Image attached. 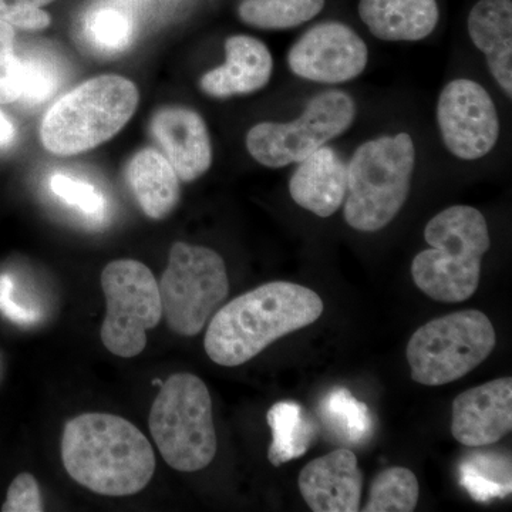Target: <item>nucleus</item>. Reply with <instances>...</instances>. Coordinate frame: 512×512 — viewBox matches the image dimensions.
I'll return each mask as SVG.
<instances>
[{
	"mask_svg": "<svg viewBox=\"0 0 512 512\" xmlns=\"http://www.w3.org/2000/svg\"><path fill=\"white\" fill-rule=\"evenodd\" d=\"M323 308L322 298L306 286L269 282L215 313L205 335V352L217 365H244L275 340L315 323Z\"/></svg>",
	"mask_w": 512,
	"mask_h": 512,
	"instance_id": "obj_1",
	"label": "nucleus"
},
{
	"mask_svg": "<svg viewBox=\"0 0 512 512\" xmlns=\"http://www.w3.org/2000/svg\"><path fill=\"white\" fill-rule=\"evenodd\" d=\"M62 458L74 481L109 497L140 493L156 471L150 441L114 414L86 413L70 420L63 431Z\"/></svg>",
	"mask_w": 512,
	"mask_h": 512,
	"instance_id": "obj_2",
	"label": "nucleus"
},
{
	"mask_svg": "<svg viewBox=\"0 0 512 512\" xmlns=\"http://www.w3.org/2000/svg\"><path fill=\"white\" fill-rule=\"evenodd\" d=\"M424 238L431 248L414 256V284L434 301L466 302L480 285L481 262L491 247L484 215L454 205L430 220Z\"/></svg>",
	"mask_w": 512,
	"mask_h": 512,
	"instance_id": "obj_3",
	"label": "nucleus"
},
{
	"mask_svg": "<svg viewBox=\"0 0 512 512\" xmlns=\"http://www.w3.org/2000/svg\"><path fill=\"white\" fill-rule=\"evenodd\" d=\"M138 104V90L121 76H100L64 94L40 127L43 146L56 156L86 153L126 126Z\"/></svg>",
	"mask_w": 512,
	"mask_h": 512,
	"instance_id": "obj_4",
	"label": "nucleus"
},
{
	"mask_svg": "<svg viewBox=\"0 0 512 512\" xmlns=\"http://www.w3.org/2000/svg\"><path fill=\"white\" fill-rule=\"evenodd\" d=\"M416 165L412 137L400 133L362 144L348 165L345 220L356 231L389 225L409 195Z\"/></svg>",
	"mask_w": 512,
	"mask_h": 512,
	"instance_id": "obj_5",
	"label": "nucleus"
},
{
	"mask_svg": "<svg viewBox=\"0 0 512 512\" xmlns=\"http://www.w3.org/2000/svg\"><path fill=\"white\" fill-rule=\"evenodd\" d=\"M150 430L174 470L194 473L210 466L218 441L207 384L191 373L168 377L151 407Z\"/></svg>",
	"mask_w": 512,
	"mask_h": 512,
	"instance_id": "obj_6",
	"label": "nucleus"
},
{
	"mask_svg": "<svg viewBox=\"0 0 512 512\" xmlns=\"http://www.w3.org/2000/svg\"><path fill=\"white\" fill-rule=\"evenodd\" d=\"M491 320L480 311H461L430 320L414 332L406 356L412 379L424 386L456 382L493 353Z\"/></svg>",
	"mask_w": 512,
	"mask_h": 512,
	"instance_id": "obj_7",
	"label": "nucleus"
},
{
	"mask_svg": "<svg viewBox=\"0 0 512 512\" xmlns=\"http://www.w3.org/2000/svg\"><path fill=\"white\" fill-rule=\"evenodd\" d=\"M158 288L170 329L180 336H197L227 299V266L214 249L177 242Z\"/></svg>",
	"mask_w": 512,
	"mask_h": 512,
	"instance_id": "obj_8",
	"label": "nucleus"
},
{
	"mask_svg": "<svg viewBox=\"0 0 512 512\" xmlns=\"http://www.w3.org/2000/svg\"><path fill=\"white\" fill-rule=\"evenodd\" d=\"M106 318L101 342L113 355L130 359L146 349L147 332L163 318L160 288L153 272L141 262H110L101 274Z\"/></svg>",
	"mask_w": 512,
	"mask_h": 512,
	"instance_id": "obj_9",
	"label": "nucleus"
},
{
	"mask_svg": "<svg viewBox=\"0 0 512 512\" xmlns=\"http://www.w3.org/2000/svg\"><path fill=\"white\" fill-rule=\"evenodd\" d=\"M355 116V101L349 94L320 93L309 101L298 120L252 127L247 136L249 154L269 168L301 163L313 151L345 133Z\"/></svg>",
	"mask_w": 512,
	"mask_h": 512,
	"instance_id": "obj_10",
	"label": "nucleus"
},
{
	"mask_svg": "<svg viewBox=\"0 0 512 512\" xmlns=\"http://www.w3.org/2000/svg\"><path fill=\"white\" fill-rule=\"evenodd\" d=\"M437 121L448 151L461 160L487 156L500 136L494 101L473 80H453L444 87L437 104Z\"/></svg>",
	"mask_w": 512,
	"mask_h": 512,
	"instance_id": "obj_11",
	"label": "nucleus"
},
{
	"mask_svg": "<svg viewBox=\"0 0 512 512\" xmlns=\"http://www.w3.org/2000/svg\"><path fill=\"white\" fill-rule=\"evenodd\" d=\"M369 50L355 30L339 22L313 26L288 53L296 76L316 83H345L366 69Z\"/></svg>",
	"mask_w": 512,
	"mask_h": 512,
	"instance_id": "obj_12",
	"label": "nucleus"
},
{
	"mask_svg": "<svg viewBox=\"0 0 512 512\" xmlns=\"http://www.w3.org/2000/svg\"><path fill=\"white\" fill-rule=\"evenodd\" d=\"M512 429V379L491 380L458 394L451 407V433L467 447L497 443Z\"/></svg>",
	"mask_w": 512,
	"mask_h": 512,
	"instance_id": "obj_13",
	"label": "nucleus"
},
{
	"mask_svg": "<svg viewBox=\"0 0 512 512\" xmlns=\"http://www.w3.org/2000/svg\"><path fill=\"white\" fill-rule=\"evenodd\" d=\"M299 491L315 512L360 510L363 474L349 448H338L306 464L299 474Z\"/></svg>",
	"mask_w": 512,
	"mask_h": 512,
	"instance_id": "obj_14",
	"label": "nucleus"
},
{
	"mask_svg": "<svg viewBox=\"0 0 512 512\" xmlns=\"http://www.w3.org/2000/svg\"><path fill=\"white\" fill-rule=\"evenodd\" d=\"M151 133L178 178L190 183L210 170L212 147L205 121L194 110L165 107L154 114Z\"/></svg>",
	"mask_w": 512,
	"mask_h": 512,
	"instance_id": "obj_15",
	"label": "nucleus"
},
{
	"mask_svg": "<svg viewBox=\"0 0 512 512\" xmlns=\"http://www.w3.org/2000/svg\"><path fill=\"white\" fill-rule=\"evenodd\" d=\"M348 191V165L330 147L303 158L289 181V194L303 210L320 218L335 214Z\"/></svg>",
	"mask_w": 512,
	"mask_h": 512,
	"instance_id": "obj_16",
	"label": "nucleus"
},
{
	"mask_svg": "<svg viewBox=\"0 0 512 512\" xmlns=\"http://www.w3.org/2000/svg\"><path fill=\"white\" fill-rule=\"evenodd\" d=\"M227 62L201 77L200 87L208 96L225 99L258 92L271 79L272 62L268 47L255 37L238 35L225 42Z\"/></svg>",
	"mask_w": 512,
	"mask_h": 512,
	"instance_id": "obj_17",
	"label": "nucleus"
},
{
	"mask_svg": "<svg viewBox=\"0 0 512 512\" xmlns=\"http://www.w3.org/2000/svg\"><path fill=\"white\" fill-rule=\"evenodd\" d=\"M359 16L377 39L417 42L436 29V0H360Z\"/></svg>",
	"mask_w": 512,
	"mask_h": 512,
	"instance_id": "obj_18",
	"label": "nucleus"
},
{
	"mask_svg": "<svg viewBox=\"0 0 512 512\" xmlns=\"http://www.w3.org/2000/svg\"><path fill=\"white\" fill-rule=\"evenodd\" d=\"M468 33L487 57L501 89L512 96V2L480 0L468 16Z\"/></svg>",
	"mask_w": 512,
	"mask_h": 512,
	"instance_id": "obj_19",
	"label": "nucleus"
},
{
	"mask_svg": "<svg viewBox=\"0 0 512 512\" xmlns=\"http://www.w3.org/2000/svg\"><path fill=\"white\" fill-rule=\"evenodd\" d=\"M127 181L147 217L163 220L180 201V183L173 165L153 148H144L127 165Z\"/></svg>",
	"mask_w": 512,
	"mask_h": 512,
	"instance_id": "obj_20",
	"label": "nucleus"
},
{
	"mask_svg": "<svg viewBox=\"0 0 512 512\" xmlns=\"http://www.w3.org/2000/svg\"><path fill=\"white\" fill-rule=\"evenodd\" d=\"M266 420L272 430V443L268 451L272 466H282L308 453L315 439L316 427L301 404L275 403L266 414Z\"/></svg>",
	"mask_w": 512,
	"mask_h": 512,
	"instance_id": "obj_21",
	"label": "nucleus"
},
{
	"mask_svg": "<svg viewBox=\"0 0 512 512\" xmlns=\"http://www.w3.org/2000/svg\"><path fill=\"white\" fill-rule=\"evenodd\" d=\"M83 37L101 55H117L133 42L134 20L116 3H97L83 18Z\"/></svg>",
	"mask_w": 512,
	"mask_h": 512,
	"instance_id": "obj_22",
	"label": "nucleus"
},
{
	"mask_svg": "<svg viewBox=\"0 0 512 512\" xmlns=\"http://www.w3.org/2000/svg\"><path fill=\"white\" fill-rule=\"evenodd\" d=\"M460 483L478 503L511 494V461L498 453H473L460 464Z\"/></svg>",
	"mask_w": 512,
	"mask_h": 512,
	"instance_id": "obj_23",
	"label": "nucleus"
},
{
	"mask_svg": "<svg viewBox=\"0 0 512 512\" xmlns=\"http://www.w3.org/2000/svg\"><path fill=\"white\" fill-rule=\"evenodd\" d=\"M320 414L329 430L343 443L362 444L373 431L372 414L348 389L336 387L323 397Z\"/></svg>",
	"mask_w": 512,
	"mask_h": 512,
	"instance_id": "obj_24",
	"label": "nucleus"
},
{
	"mask_svg": "<svg viewBox=\"0 0 512 512\" xmlns=\"http://www.w3.org/2000/svg\"><path fill=\"white\" fill-rule=\"evenodd\" d=\"M325 0H244L239 18L258 29L296 28L318 16Z\"/></svg>",
	"mask_w": 512,
	"mask_h": 512,
	"instance_id": "obj_25",
	"label": "nucleus"
},
{
	"mask_svg": "<svg viewBox=\"0 0 512 512\" xmlns=\"http://www.w3.org/2000/svg\"><path fill=\"white\" fill-rule=\"evenodd\" d=\"M419 481L413 471L392 467L377 474L370 487L366 512H412L419 503Z\"/></svg>",
	"mask_w": 512,
	"mask_h": 512,
	"instance_id": "obj_26",
	"label": "nucleus"
},
{
	"mask_svg": "<svg viewBox=\"0 0 512 512\" xmlns=\"http://www.w3.org/2000/svg\"><path fill=\"white\" fill-rule=\"evenodd\" d=\"M22 60V93L19 100L28 106H39L49 100L62 82L55 60L42 53H28Z\"/></svg>",
	"mask_w": 512,
	"mask_h": 512,
	"instance_id": "obj_27",
	"label": "nucleus"
},
{
	"mask_svg": "<svg viewBox=\"0 0 512 512\" xmlns=\"http://www.w3.org/2000/svg\"><path fill=\"white\" fill-rule=\"evenodd\" d=\"M49 185L57 198L92 220L103 221L106 218V198L94 185L64 174L52 175Z\"/></svg>",
	"mask_w": 512,
	"mask_h": 512,
	"instance_id": "obj_28",
	"label": "nucleus"
},
{
	"mask_svg": "<svg viewBox=\"0 0 512 512\" xmlns=\"http://www.w3.org/2000/svg\"><path fill=\"white\" fill-rule=\"evenodd\" d=\"M13 43V26L0 19V103L19 100L22 93V60Z\"/></svg>",
	"mask_w": 512,
	"mask_h": 512,
	"instance_id": "obj_29",
	"label": "nucleus"
},
{
	"mask_svg": "<svg viewBox=\"0 0 512 512\" xmlns=\"http://www.w3.org/2000/svg\"><path fill=\"white\" fill-rule=\"evenodd\" d=\"M0 312L20 326L36 325L42 318L40 309L20 293L15 278L9 274L0 275Z\"/></svg>",
	"mask_w": 512,
	"mask_h": 512,
	"instance_id": "obj_30",
	"label": "nucleus"
},
{
	"mask_svg": "<svg viewBox=\"0 0 512 512\" xmlns=\"http://www.w3.org/2000/svg\"><path fill=\"white\" fill-rule=\"evenodd\" d=\"M5 512H40L43 511L42 497L36 478L29 473L19 474L10 484L8 498L3 504Z\"/></svg>",
	"mask_w": 512,
	"mask_h": 512,
	"instance_id": "obj_31",
	"label": "nucleus"
},
{
	"mask_svg": "<svg viewBox=\"0 0 512 512\" xmlns=\"http://www.w3.org/2000/svg\"><path fill=\"white\" fill-rule=\"evenodd\" d=\"M0 19L8 22L10 26L25 30H42L50 25L49 13L40 8H20L3 13Z\"/></svg>",
	"mask_w": 512,
	"mask_h": 512,
	"instance_id": "obj_32",
	"label": "nucleus"
},
{
	"mask_svg": "<svg viewBox=\"0 0 512 512\" xmlns=\"http://www.w3.org/2000/svg\"><path fill=\"white\" fill-rule=\"evenodd\" d=\"M52 2L53 0H0V16L20 8H42Z\"/></svg>",
	"mask_w": 512,
	"mask_h": 512,
	"instance_id": "obj_33",
	"label": "nucleus"
},
{
	"mask_svg": "<svg viewBox=\"0 0 512 512\" xmlns=\"http://www.w3.org/2000/svg\"><path fill=\"white\" fill-rule=\"evenodd\" d=\"M16 137L15 126L12 121L0 111V147L9 146Z\"/></svg>",
	"mask_w": 512,
	"mask_h": 512,
	"instance_id": "obj_34",
	"label": "nucleus"
}]
</instances>
